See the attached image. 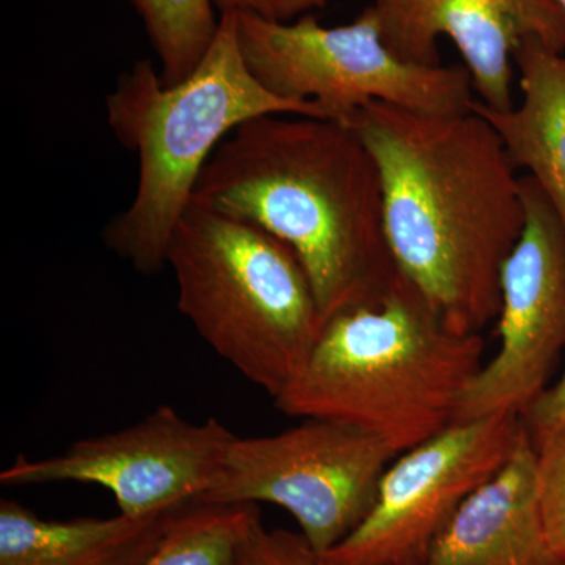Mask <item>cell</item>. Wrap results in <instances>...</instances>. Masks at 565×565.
<instances>
[{"label":"cell","instance_id":"1","mask_svg":"<svg viewBox=\"0 0 565 565\" xmlns=\"http://www.w3.org/2000/svg\"><path fill=\"white\" fill-rule=\"evenodd\" d=\"M375 159L394 262L452 332L501 310V273L523 228L519 170L476 111L433 115L364 104L344 121Z\"/></svg>","mask_w":565,"mask_h":565},{"label":"cell","instance_id":"2","mask_svg":"<svg viewBox=\"0 0 565 565\" xmlns=\"http://www.w3.org/2000/svg\"><path fill=\"white\" fill-rule=\"evenodd\" d=\"M192 202L288 245L323 322L374 299L399 274L377 163L343 121L267 115L244 122L211 156Z\"/></svg>","mask_w":565,"mask_h":565},{"label":"cell","instance_id":"3","mask_svg":"<svg viewBox=\"0 0 565 565\" xmlns=\"http://www.w3.org/2000/svg\"><path fill=\"white\" fill-rule=\"evenodd\" d=\"M484 345L481 333L449 330L399 270L377 297L326 322L275 407L355 427L401 456L456 424Z\"/></svg>","mask_w":565,"mask_h":565},{"label":"cell","instance_id":"4","mask_svg":"<svg viewBox=\"0 0 565 565\" xmlns=\"http://www.w3.org/2000/svg\"><path fill=\"white\" fill-rule=\"evenodd\" d=\"M106 109L114 136L139 158V181L131 204L106 226L103 241L145 275L167 266V248L200 174L234 129L267 115L329 118L313 103L274 95L253 76L234 11L221 13L210 50L184 81L169 87L150 61L137 62L118 77Z\"/></svg>","mask_w":565,"mask_h":565},{"label":"cell","instance_id":"5","mask_svg":"<svg viewBox=\"0 0 565 565\" xmlns=\"http://www.w3.org/2000/svg\"><path fill=\"white\" fill-rule=\"evenodd\" d=\"M167 266L180 313L212 351L275 399L326 326L291 248L253 223L192 202L170 239Z\"/></svg>","mask_w":565,"mask_h":565},{"label":"cell","instance_id":"6","mask_svg":"<svg viewBox=\"0 0 565 565\" xmlns=\"http://www.w3.org/2000/svg\"><path fill=\"white\" fill-rule=\"evenodd\" d=\"M234 14L253 76L282 99L316 104L330 120L344 122L373 102L423 114H465L476 98L465 66L415 65L393 54L374 6L338 28L319 24L311 13L289 22L255 11Z\"/></svg>","mask_w":565,"mask_h":565},{"label":"cell","instance_id":"7","mask_svg":"<svg viewBox=\"0 0 565 565\" xmlns=\"http://www.w3.org/2000/svg\"><path fill=\"white\" fill-rule=\"evenodd\" d=\"M396 452L345 424L307 418L267 437H236L202 503L285 509L315 552L340 545L370 514Z\"/></svg>","mask_w":565,"mask_h":565},{"label":"cell","instance_id":"8","mask_svg":"<svg viewBox=\"0 0 565 565\" xmlns=\"http://www.w3.org/2000/svg\"><path fill=\"white\" fill-rule=\"evenodd\" d=\"M525 429L522 415L486 416L452 424L397 456L370 514L323 563L422 565L465 501L509 463Z\"/></svg>","mask_w":565,"mask_h":565},{"label":"cell","instance_id":"9","mask_svg":"<svg viewBox=\"0 0 565 565\" xmlns=\"http://www.w3.org/2000/svg\"><path fill=\"white\" fill-rule=\"evenodd\" d=\"M236 437L215 418L195 424L162 405L132 426L84 438L61 455L18 456L0 473V484H96L114 494L122 515L161 514L210 492Z\"/></svg>","mask_w":565,"mask_h":565},{"label":"cell","instance_id":"10","mask_svg":"<svg viewBox=\"0 0 565 565\" xmlns=\"http://www.w3.org/2000/svg\"><path fill=\"white\" fill-rule=\"evenodd\" d=\"M525 228L501 273V345L465 390L457 423L525 416L565 344V232L533 178H520Z\"/></svg>","mask_w":565,"mask_h":565},{"label":"cell","instance_id":"11","mask_svg":"<svg viewBox=\"0 0 565 565\" xmlns=\"http://www.w3.org/2000/svg\"><path fill=\"white\" fill-rule=\"evenodd\" d=\"M386 46L401 61L441 65L438 41L460 52L476 99L511 110L514 55L523 41L565 52V14L553 0H375Z\"/></svg>","mask_w":565,"mask_h":565},{"label":"cell","instance_id":"12","mask_svg":"<svg viewBox=\"0 0 565 565\" xmlns=\"http://www.w3.org/2000/svg\"><path fill=\"white\" fill-rule=\"evenodd\" d=\"M546 539L525 429L514 456L471 494L438 535L422 565H563Z\"/></svg>","mask_w":565,"mask_h":565},{"label":"cell","instance_id":"13","mask_svg":"<svg viewBox=\"0 0 565 565\" xmlns=\"http://www.w3.org/2000/svg\"><path fill=\"white\" fill-rule=\"evenodd\" d=\"M178 509L54 522L18 501L2 500L0 565H145L161 546Z\"/></svg>","mask_w":565,"mask_h":565},{"label":"cell","instance_id":"14","mask_svg":"<svg viewBox=\"0 0 565 565\" xmlns=\"http://www.w3.org/2000/svg\"><path fill=\"white\" fill-rule=\"evenodd\" d=\"M514 62L522 103L498 111L475 98L470 110L493 126L515 169L537 182L565 232V52L530 39Z\"/></svg>","mask_w":565,"mask_h":565},{"label":"cell","instance_id":"15","mask_svg":"<svg viewBox=\"0 0 565 565\" xmlns=\"http://www.w3.org/2000/svg\"><path fill=\"white\" fill-rule=\"evenodd\" d=\"M256 504L195 501L178 509L156 555L145 565H234L256 523Z\"/></svg>","mask_w":565,"mask_h":565},{"label":"cell","instance_id":"16","mask_svg":"<svg viewBox=\"0 0 565 565\" xmlns=\"http://www.w3.org/2000/svg\"><path fill=\"white\" fill-rule=\"evenodd\" d=\"M139 14L159 62L163 85L184 81L202 62L221 20L215 0H129Z\"/></svg>","mask_w":565,"mask_h":565},{"label":"cell","instance_id":"17","mask_svg":"<svg viewBox=\"0 0 565 565\" xmlns=\"http://www.w3.org/2000/svg\"><path fill=\"white\" fill-rule=\"evenodd\" d=\"M533 437V435H531ZM534 475L546 539L565 557V422L533 437Z\"/></svg>","mask_w":565,"mask_h":565},{"label":"cell","instance_id":"18","mask_svg":"<svg viewBox=\"0 0 565 565\" xmlns=\"http://www.w3.org/2000/svg\"><path fill=\"white\" fill-rule=\"evenodd\" d=\"M234 565H327L302 534L252 527L237 552Z\"/></svg>","mask_w":565,"mask_h":565},{"label":"cell","instance_id":"19","mask_svg":"<svg viewBox=\"0 0 565 565\" xmlns=\"http://www.w3.org/2000/svg\"><path fill=\"white\" fill-rule=\"evenodd\" d=\"M530 434L541 435L565 422V371L552 388H546L523 416Z\"/></svg>","mask_w":565,"mask_h":565},{"label":"cell","instance_id":"20","mask_svg":"<svg viewBox=\"0 0 565 565\" xmlns=\"http://www.w3.org/2000/svg\"><path fill=\"white\" fill-rule=\"evenodd\" d=\"M327 0H267L270 20L289 22L310 13L311 10L322 9Z\"/></svg>","mask_w":565,"mask_h":565},{"label":"cell","instance_id":"21","mask_svg":"<svg viewBox=\"0 0 565 565\" xmlns=\"http://www.w3.org/2000/svg\"><path fill=\"white\" fill-rule=\"evenodd\" d=\"M215 7L221 9V13L225 11H255V13L269 17L267 10V0H215Z\"/></svg>","mask_w":565,"mask_h":565},{"label":"cell","instance_id":"22","mask_svg":"<svg viewBox=\"0 0 565 565\" xmlns=\"http://www.w3.org/2000/svg\"><path fill=\"white\" fill-rule=\"evenodd\" d=\"M553 2H555L556 6L559 7V10L565 14V0H553Z\"/></svg>","mask_w":565,"mask_h":565},{"label":"cell","instance_id":"23","mask_svg":"<svg viewBox=\"0 0 565 565\" xmlns=\"http://www.w3.org/2000/svg\"><path fill=\"white\" fill-rule=\"evenodd\" d=\"M563 565H565V557H564V561H563Z\"/></svg>","mask_w":565,"mask_h":565}]
</instances>
